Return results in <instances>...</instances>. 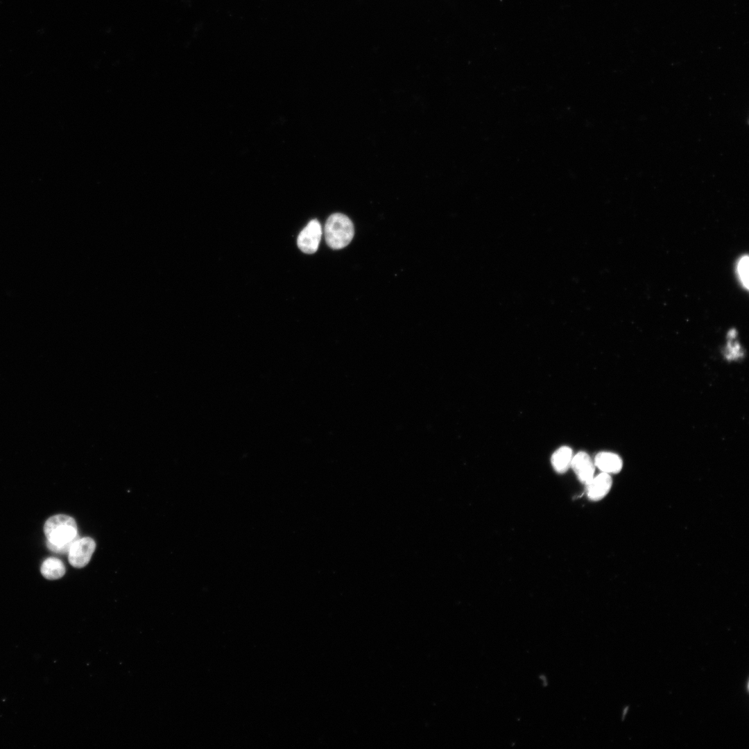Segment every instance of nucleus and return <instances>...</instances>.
<instances>
[{
	"label": "nucleus",
	"mask_w": 749,
	"mask_h": 749,
	"mask_svg": "<svg viewBox=\"0 0 749 749\" xmlns=\"http://www.w3.org/2000/svg\"><path fill=\"white\" fill-rule=\"evenodd\" d=\"M322 236V227L316 219L311 220L300 232L297 243L300 250L306 254H313L318 250Z\"/></svg>",
	"instance_id": "obj_4"
},
{
	"label": "nucleus",
	"mask_w": 749,
	"mask_h": 749,
	"mask_svg": "<svg viewBox=\"0 0 749 749\" xmlns=\"http://www.w3.org/2000/svg\"><path fill=\"white\" fill-rule=\"evenodd\" d=\"M324 233L329 247L335 250L341 249L352 241L354 234V225L347 216L335 213L327 218Z\"/></svg>",
	"instance_id": "obj_2"
},
{
	"label": "nucleus",
	"mask_w": 749,
	"mask_h": 749,
	"mask_svg": "<svg viewBox=\"0 0 749 749\" xmlns=\"http://www.w3.org/2000/svg\"><path fill=\"white\" fill-rule=\"evenodd\" d=\"M737 271L738 278L742 286L748 289V256H741L737 262Z\"/></svg>",
	"instance_id": "obj_10"
},
{
	"label": "nucleus",
	"mask_w": 749,
	"mask_h": 749,
	"mask_svg": "<svg viewBox=\"0 0 749 749\" xmlns=\"http://www.w3.org/2000/svg\"><path fill=\"white\" fill-rule=\"evenodd\" d=\"M726 357L728 359H734L741 355V350L738 343L729 342L727 347Z\"/></svg>",
	"instance_id": "obj_11"
},
{
	"label": "nucleus",
	"mask_w": 749,
	"mask_h": 749,
	"mask_svg": "<svg viewBox=\"0 0 749 749\" xmlns=\"http://www.w3.org/2000/svg\"><path fill=\"white\" fill-rule=\"evenodd\" d=\"M573 458L572 450L567 446L558 448L551 458V465L558 473H564L571 467Z\"/></svg>",
	"instance_id": "obj_8"
},
{
	"label": "nucleus",
	"mask_w": 749,
	"mask_h": 749,
	"mask_svg": "<svg viewBox=\"0 0 749 749\" xmlns=\"http://www.w3.org/2000/svg\"><path fill=\"white\" fill-rule=\"evenodd\" d=\"M47 547L58 553L69 552L73 543L79 538L75 519L66 515L49 517L44 526Z\"/></svg>",
	"instance_id": "obj_1"
},
{
	"label": "nucleus",
	"mask_w": 749,
	"mask_h": 749,
	"mask_svg": "<svg viewBox=\"0 0 749 749\" xmlns=\"http://www.w3.org/2000/svg\"><path fill=\"white\" fill-rule=\"evenodd\" d=\"M612 480L609 474L601 472L594 476L586 485V494L593 501L603 499L610 490Z\"/></svg>",
	"instance_id": "obj_6"
},
{
	"label": "nucleus",
	"mask_w": 749,
	"mask_h": 749,
	"mask_svg": "<svg viewBox=\"0 0 749 749\" xmlns=\"http://www.w3.org/2000/svg\"><path fill=\"white\" fill-rule=\"evenodd\" d=\"M594 463L602 472L609 474L619 472L623 465L622 460L617 454L608 451L597 454Z\"/></svg>",
	"instance_id": "obj_7"
},
{
	"label": "nucleus",
	"mask_w": 749,
	"mask_h": 749,
	"mask_svg": "<svg viewBox=\"0 0 749 749\" xmlns=\"http://www.w3.org/2000/svg\"><path fill=\"white\" fill-rule=\"evenodd\" d=\"M40 571L45 578L56 580L64 576L66 569L60 559L51 557L44 560L41 565Z\"/></svg>",
	"instance_id": "obj_9"
},
{
	"label": "nucleus",
	"mask_w": 749,
	"mask_h": 749,
	"mask_svg": "<svg viewBox=\"0 0 749 749\" xmlns=\"http://www.w3.org/2000/svg\"><path fill=\"white\" fill-rule=\"evenodd\" d=\"M571 467L578 479L587 484L594 476V463L585 451H579L573 456Z\"/></svg>",
	"instance_id": "obj_5"
},
{
	"label": "nucleus",
	"mask_w": 749,
	"mask_h": 749,
	"mask_svg": "<svg viewBox=\"0 0 749 749\" xmlns=\"http://www.w3.org/2000/svg\"><path fill=\"white\" fill-rule=\"evenodd\" d=\"M95 549L96 543L92 538H78L68 552L70 565L76 568L84 567L89 562Z\"/></svg>",
	"instance_id": "obj_3"
}]
</instances>
